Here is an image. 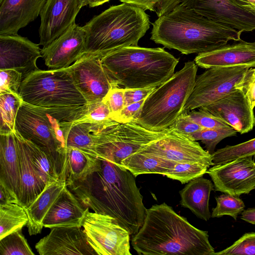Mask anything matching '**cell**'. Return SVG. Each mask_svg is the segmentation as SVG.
I'll list each match as a JSON object with an SVG mask.
<instances>
[{"label":"cell","mask_w":255,"mask_h":255,"mask_svg":"<svg viewBox=\"0 0 255 255\" xmlns=\"http://www.w3.org/2000/svg\"><path fill=\"white\" fill-rule=\"evenodd\" d=\"M101 160L100 170L67 186L85 208L113 217L134 236L143 224L146 210L136 177L123 166Z\"/></svg>","instance_id":"cell-1"},{"label":"cell","mask_w":255,"mask_h":255,"mask_svg":"<svg viewBox=\"0 0 255 255\" xmlns=\"http://www.w3.org/2000/svg\"><path fill=\"white\" fill-rule=\"evenodd\" d=\"M139 255H215L208 232L192 225L165 203L146 209L143 224L131 240Z\"/></svg>","instance_id":"cell-2"},{"label":"cell","mask_w":255,"mask_h":255,"mask_svg":"<svg viewBox=\"0 0 255 255\" xmlns=\"http://www.w3.org/2000/svg\"><path fill=\"white\" fill-rule=\"evenodd\" d=\"M241 33L181 3L152 23L150 39L184 54H199L240 41Z\"/></svg>","instance_id":"cell-3"},{"label":"cell","mask_w":255,"mask_h":255,"mask_svg":"<svg viewBox=\"0 0 255 255\" xmlns=\"http://www.w3.org/2000/svg\"><path fill=\"white\" fill-rule=\"evenodd\" d=\"M86 106L46 108L22 101L17 113L15 130L47 154L59 178L66 177L67 169L65 126L82 117Z\"/></svg>","instance_id":"cell-4"},{"label":"cell","mask_w":255,"mask_h":255,"mask_svg":"<svg viewBox=\"0 0 255 255\" xmlns=\"http://www.w3.org/2000/svg\"><path fill=\"white\" fill-rule=\"evenodd\" d=\"M113 81L125 89L158 87L174 74L179 59L163 48L123 47L101 58Z\"/></svg>","instance_id":"cell-5"},{"label":"cell","mask_w":255,"mask_h":255,"mask_svg":"<svg viewBox=\"0 0 255 255\" xmlns=\"http://www.w3.org/2000/svg\"><path fill=\"white\" fill-rule=\"evenodd\" d=\"M149 26V17L142 8L124 2L113 5L83 26L84 53L104 55L123 47L137 46Z\"/></svg>","instance_id":"cell-6"},{"label":"cell","mask_w":255,"mask_h":255,"mask_svg":"<svg viewBox=\"0 0 255 255\" xmlns=\"http://www.w3.org/2000/svg\"><path fill=\"white\" fill-rule=\"evenodd\" d=\"M197 70L195 61L185 63L182 69L157 87L145 99L135 121L152 130L167 128L183 112L194 88Z\"/></svg>","instance_id":"cell-7"},{"label":"cell","mask_w":255,"mask_h":255,"mask_svg":"<svg viewBox=\"0 0 255 255\" xmlns=\"http://www.w3.org/2000/svg\"><path fill=\"white\" fill-rule=\"evenodd\" d=\"M19 95L23 102L37 107H71L87 104L68 67L31 72L22 81Z\"/></svg>","instance_id":"cell-8"},{"label":"cell","mask_w":255,"mask_h":255,"mask_svg":"<svg viewBox=\"0 0 255 255\" xmlns=\"http://www.w3.org/2000/svg\"><path fill=\"white\" fill-rule=\"evenodd\" d=\"M168 131V128L161 131L147 129L135 120L119 123L100 133L94 147L87 153L123 166V160L144 148Z\"/></svg>","instance_id":"cell-9"},{"label":"cell","mask_w":255,"mask_h":255,"mask_svg":"<svg viewBox=\"0 0 255 255\" xmlns=\"http://www.w3.org/2000/svg\"><path fill=\"white\" fill-rule=\"evenodd\" d=\"M251 67H213L197 76L193 91L184 107L187 112L208 106L237 89Z\"/></svg>","instance_id":"cell-10"},{"label":"cell","mask_w":255,"mask_h":255,"mask_svg":"<svg viewBox=\"0 0 255 255\" xmlns=\"http://www.w3.org/2000/svg\"><path fill=\"white\" fill-rule=\"evenodd\" d=\"M82 227L98 255H131L129 233L113 217L87 212Z\"/></svg>","instance_id":"cell-11"},{"label":"cell","mask_w":255,"mask_h":255,"mask_svg":"<svg viewBox=\"0 0 255 255\" xmlns=\"http://www.w3.org/2000/svg\"><path fill=\"white\" fill-rule=\"evenodd\" d=\"M99 53H84L68 67L74 83L87 104L101 102L113 88L119 87L103 66Z\"/></svg>","instance_id":"cell-12"},{"label":"cell","mask_w":255,"mask_h":255,"mask_svg":"<svg viewBox=\"0 0 255 255\" xmlns=\"http://www.w3.org/2000/svg\"><path fill=\"white\" fill-rule=\"evenodd\" d=\"M206 173L216 191L239 197L255 189V161L252 156L216 164Z\"/></svg>","instance_id":"cell-13"},{"label":"cell","mask_w":255,"mask_h":255,"mask_svg":"<svg viewBox=\"0 0 255 255\" xmlns=\"http://www.w3.org/2000/svg\"><path fill=\"white\" fill-rule=\"evenodd\" d=\"M181 3L217 23L241 33L255 29V11L239 6L234 0H184Z\"/></svg>","instance_id":"cell-14"},{"label":"cell","mask_w":255,"mask_h":255,"mask_svg":"<svg viewBox=\"0 0 255 255\" xmlns=\"http://www.w3.org/2000/svg\"><path fill=\"white\" fill-rule=\"evenodd\" d=\"M142 149L175 163L198 162L209 167L214 165L212 154L199 142L169 129L165 135Z\"/></svg>","instance_id":"cell-15"},{"label":"cell","mask_w":255,"mask_h":255,"mask_svg":"<svg viewBox=\"0 0 255 255\" xmlns=\"http://www.w3.org/2000/svg\"><path fill=\"white\" fill-rule=\"evenodd\" d=\"M39 45L17 34L0 35V70L18 71L23 79L39 69L36 61L42 57Z\"/></svg>","instance_id":"cell-16"},{"label":"cell","mask_w":255,"mask_h":255,"mask_svg":"<svg viewBox=\"0 0 255 255\" xmlns=\"http://www.w3.org/2000/svg\"><path fill=\"white\" fill-rule=\"evenodd\" d=\"M79 0H46L40 12V45L45 47L75 23Z\"/></svg>","instance_id":"cell-17"},{"label":"cell","mask_w":255,"mask_h":255,"mask_svg":"<svg viewBox=\"0 0 255 255\" xmlns=\"http://www.w3.org/2000/svg\"><path fill=\"white\" fill-rule=\"evenodd\" d=\"M200 108L220 119L241 134L249 132L255 126L254 109L239 89H235L217 101Z\"/></svg>","instance_id":"cell-18"},{"label":"cell","mask_w":255,"mask_h":255,"mask_svg":"<svg viewBox=\"0 0 255 255\" xmlns=\"http://www.w3.org/2000/svg\"><path fill=\"white\" fill-rule=\"evenodd\" d=\"M35 248L40 255H96L81 227H60L51 229Z\"/></svg>","instance_id":"cell-19"},{"label":"cell","mask_w":255,"mask_h":255,"mask_svg":"<svg viewBox=\"0 0 255 255\" xmlns=\"http://www.w3.org/2000/svg\"><path fill=\"white\" fill-rule=\"evenodd\" d=\"M85 31L74 23L65 32L41 50L45 65L51 69L66 68L84 53Z\"/></svg>","instance_id":"cell-20"},{"label":"cell","mask_w":255,"mask_h":255,"mask_svg":"<svg viewBox=\"0 0 255 255\" xmlns=\"http://www.w3.org/2000/svg\"><path fill=\"white\" fill-rule=\"evenodd\" d=\"M194 61L202 68L248 66L255 67V42L244 40L226 44L212 51L198 54Z\"/></svg>","instance_id":"cell-21"},{"label":"cell","mask_w":255,"mask_h":255,"mask_svg":"<svg viewBox=\"0 0 255 255\" xmlns=\"http://www.w3.org/2000/svg\"><path fill=\"white\" fill-rule=\"evenodd\" d=\"M46 0H3L0 4V35L17 34L34 21Z\"/></svg>","instance_id":"cell-22"},{"label":"cell","mask_w":255,"mask_h":255,"mask_svg":"<svg viewBox=\"0 0 255 255\" xmlns=\"http://www.w3.org/2000/svg\"><path fill=\"white\" fill-rule=\"evenodd\" d=\"M89 210L85 208L67 186L53 203L43 221L44 228L82 227Z\"/></svg>","instance_id":"cell-23"},{"label":"cell","mask_w":255,"mask_h":255,"mask_svg":"<svg viewBox=\"0 0 255 255\" xmlns=\"http://www.w3.org/2000/svg\"><path fill=\"white\" fill-rule=\"evenodd\" d=\"M14 134L20 163L19 205L26 209L48 185H46L39 176L31 160L26 140L16 130Z\"/></svg>","instance_id":"cell-24"},{"label":"cell","mask_w":255,"mask_h":255,"mask_svg":"<svg viewBox=\"0 0 255 255\" xmlns=\"http://www.w3.org/2000/svg\"><path fill=\"white\" fill-rule=\"evenodd\" d=\"M0 184L19 204L20 163L14 132L0 134Z\"/></svg>","instance_id":"cell-25"},{"label":"cell","mask_w":255,"mask_h":255,"mask_svg":"<svg viewBox=\"0 0 255 255\" xmlns=\"http://www.w3.org/2000/svg\"><path fill=\"white\" fill-rule=\"evenodd\" d=\"M214 188L211 181L203 176L192 180L179 192L180 205L190 210L200 219L209 220L211 217L209 201Z\"/></svg>","instance_id":"cell-26"},{"label":"cell","mask_w":255,"mask_h":255,"mask_svg":"<svg viewBox=\"0 0 255 255\" xmlns=\"http://www.w3.org/2000/svg\"><path fill=\"white\" fill-rule=\"evenodd\" d=\"M66 186V178H59L47 185L33 203L25 209L28 218L26 226L30 236L41 232L46 215Z\"/></svg>","instance_id":"cell-27"},{"label":"cell","mask_w":255,"mask_h":255,"mask_svg":"<svg viewBox=\"0 0 255 255\" xmlns=\"http://www.w3.org/2000/svg\"><path fill=\"white\" fill-rule=\"evenodd\" d=\"M121 164L136 177L143 174H159L165 176L175 163L142 149L126 157Z\"/></svg>","instance_id":"cell-28"},{"label":"cell","mask_w":255,"mask_h":255,"mask_svg":"<svg viewBox=\"0 0 255 255\" xmlns=\"http://www.w3.org/2000/svg\"><path fill=\"white\" fill-rule=\"evenodd\" d=\"M109 128L78 120L69 122L65 128L67 148L75 147L88 152L94 147L98 135Z\"/></svg>","instance_id":"cell-29"},{"label":"cell","mask_w":255,"mask_h":255,"mask_svg":"<svg viewBox=\"0 0 255 255\" xmlns=\"http://www.w3.org/2000/svg\"><path fill=\"white\" fill-rule=\"evenodd\" d=\"M67 186L85 180L88 175L101 168V160L80 149L67 148Z\"/></svg>","instance_id":"cell-30"},{"label":"cell","mask_w":255,"mask_h":255,"mask_svg":"<svg viewBox=\"0 0 255 255\" xmlns=\"http://www.w3.org/2000/svg\"><path fill=\"white\" fill-rule=\"evenodd\" d=\"M28 218L24 208L18 204H0V240L26 226Z\"/></svg>","instance_id":"cell-31"},{"label":"cell","mask_w":255,"mask_h":255,"mask_svg":"<svg viewBox=\"0 0 255 255\" xmlns=\"http://www.w3.org/2000/svg\"><path fill=\"white\" fill-rule=\"evenodd\" d=\"M22 101L19 94H0V134L15 131L16 118Z\"/></svg>","instance_id":"cell-32"},{"label":"cell","mask_w":255,"mask_h":255,"mask_svg":"<svg viewBox=\"0 0 255 255\" xmlns=\"http://www.w3.org/2000/svg\"><path fill=\"white\" fill-rule=\"evenodd\" d=\"M25 140L33 164L42 181L49 185L58 180L59 177L47 154L34 143Z\"/></svg>","instance_id":"cell-33"},{"label":"cell","mask_w":255,"mask_h":255,"mask_svg":"<svg viewBox=\"0 0 255 255\" xmlns=\"http://www.w3.org/2000/svg\"><path fill=\"white\" fill-rule=\"evenodd\" d=\"M214 165L221 164L238 158L255 155V138L234 145H227L212 154Z\"/></svg>","instance_id":"cell-34"},{"label":"cell","mask_w":255,"mask_h":255,"mask_svg":"<svg viewBox=\"0 0 255 255\" xmlns=\"http://www.w3.org/2000/svg\"><path fill=\"white\" fill-rule=\"evenodd\" d=\"M238 132L231 127L202 129L188 136L194 140H200L205 145L207 151L212 154L216 145L223 139L235 136Z\"/></svg>","instance_id":"cell-35"},{"label":"cell","mask_w":255,"mask_h":255,"mask_svg":"<svg viewBox=\"0 0 255 255\" xmlns=\"http://www.w3.org/2000/svg\"><path fill=\"white\" fill-rule=\"evenodd\" d=\"M209 167L198 162L176 163L165 176L182 184L187 183L195 178L203 176Z\"/></svg>","instance_id":"cell-36"},{"label":"cell","mask_w":255,"mask_h":255,"mask_svg":"<svg viewBox=\"0 0 255 255\" xmlns=\"http://www.w3.org/2000/svg\"><path fill=\"white\" fill-rule=\"evenodd\" d=\"M27 240L19 230L0 240V255H34Z\"/></svg>","instance_id":"cell-37"},{"label":"cell","mask_w":255,"mask_h":255,"mask_svg":"<svg viewBox=\"0 0 255 255\" xmlns=\"http://www.w3.org/2000/svg\"><path fill=\"white\" fill-rule=\"evenodd\" d=\"M217 206L212 209V218H220L225 215L236 220L238 216L244 210L245 204L239 197L223 194L215 197Z\"/></svg>","instance_id":"cell-38"},{"label":"cell","mask_w":255,"mask_h":255,"mask_svg":"<svg viewBox=\"0 0 255 255\" xmlns=\"http://www.w3.org/2000/svg\"><path fill=\"white\" fill-rule=\"evenodd\" d=\"M78 120L106 127H113L119 124L112 119L108 107L103 101L87 104L84 115Z\"/></svg>","instance_id":"cell-39"},{"label":"cell","mask_w":255,"mask_h":255,"mask_svg":"<svg viewBox=\"0 0 255 255\" xmlns=\"http://www.w3.org/2000/svg\"><path fill=\"white\" fill-rule=\"evenodd\" d=\"M184 0H120L124 3L138 6L144 10L154 12L158 17L161 16L181 4Z\"/></svg>","instance_id":"cell-40"},{"label":"cell","mask_w":255,"mask_h":255,"mask_svg":"<svg viewBox=\"0 0 255 255\" xmlns=\"http://www.w3.org/2000/svg\"><path fill=\"white\" fill-rule=\"evenodd\" d=\"M255 255V232L245 234L232 245L215 255Z\"/></svg>","instance_id":"cell-41"},{"label":"cell","mask_w":255,"mask_h":255,"mask_svg":"<svg viewBox=\"0 0 255 255\" xmlns=\"http://www.w3.org/2000/svg\"><path fill=\"white\" fill-rule=\"evenodd\" d=\"M22 80V75L18 71L14 69L0 70V94H19Z\"/></svg>","instance_id":"cell-42"},{"label":"cell","mask_w":255,"mask_h":255,"mask_svg":"<svg viewBox=\"0 0 255 255\" xmlns=\"http://www.w3.org/2000/svg\"><path fill=\"white\" fill-rule=\"evenodd\" d=\"M125 88L116 87L112 88L103 100L108 107L112 119L116 121L125 105Z\"/></svg>","instance_id":"cell-43"},{"label":"cell","mask_w":255,"mask_h":255,"mask_svg":"<svg viewBox=\"0 0 255 255\" xmlns=\"http://www.w3.org/2000/svg\"><path fill=\"white\" fill-rule=\"evenodd\" d=\"M188 113L190 117L203 128H218L230 127L220 119L201 108L198 111H190Z\"/></svg>","instance_id":"cell-44"},{"label":"cell","mask_w":255,"mask_h":255,"mask_svg":"<svg viewBox=\"0 0 255 255\" xmlns=\"http://www.w3.org/2000/svg\"><path fill=\"white\" fill-rule=\"evenodd\" d=\"M168 128L177 133L190 136L203 128L190 117L188 112L183 111Z\"/></svg>","instance_id":"cell-45"},{"label":"cell","mask_w":255,"mask_h":255,"mask_svg":"<svg viewBox=\"0 0 255 255\" xmlns=\"http://www.w3.org/2000/svg\"><path fill=\"white\" fill-rule=\"evenodd\" d=\"M237 89L241 90L249 101L251 107H255V67H251Z\"/></svg>","instance_id":"cell-46"},{"label":"cell","mask_w":255,"mask_h":255,"mask_svg":"<svg viewBox=\"0 0 255 255\" xmlns=\"http://www.w3.org/2000/svg\"><path fill=\"white\" fill-rule=\"evenodd\" d=\"M145 99L125 106L116 119V121L119 123H126L136 120L139 115Z\"/></svg>","instance_id":"cell-47"},{"label":"cell","mask_w":255,"mask_h":255,"mask_svg":"<svg viewBox=\"0 0 255 255\" xmlns=\"http://www.w3.org/2000/svg\"><path fill=\"white\" fill-rule=\"evenodd\" d=\"M156 87L125 89V106L146 99Z\"/></svg>","instance_id":"cell-48"},{"label":"cell","mask_w":255,"mask_h":255,"mask_svg":"<svg viewBox=\"0 0 255 255\" xmlns=\"http://www.w3.org/2000/svg\"><path fill=\"white\" fill-rule=\"evenodd\" d=\"M13 203L18 204V202L11 195L7 189L0 184V204Z\"/></svg>","instance_id":"cell-49"},{"label":"cell","mask_w":255,"mask_h":255,"mask_svg":"<svg viewBox=\"0 0 255 255\" xmlns=\"http://www.w3.org/2000/svg\"><path fill=\"white\" fill-rule=\"evenodd\" d=\"M241 218L247 222L255 225V207L244 210Z\"/></svg>","instance_id":"cell-50"},{"label":"cell","mask_w":255,"mask_h":255,"mask_svg":"<svg viewBox=\"0 0 255 255\" xmlns=\"http://www.w3.org/2000/svg\"><path fill=\"white\" fill-rule=\"evenodd\" d=\"M239 6L255 11V0H234Z\"/></svg>","instance_id":"cell-51"},{"label":"cell","mask_w":255,"mask_h":255,"mask_svg":"<svg viewBox=\"0 0 255 255\" xmlns=\"http://www.w3.org/2000/svg\"><path fill=\"white\" fill-rule=\"evenodd\" d=\"M89 6L91 7H94L103 4L104 3L109 1L110 0H88Z\"/></svg>","instance_id":"cell-52"},{"label":"cell","mask_w":255,"mask_h":255,"mask_svg":"<svg viewBox=\"0 0 255 255\" xmlns=\"http://www.w3.org/2000/svg\"><path fill=\"white\" fill-rule=\"evenodd\" d=\"M80 5L81 7L87 5L89 4L88 0H79Z\"/></svg>","instance_id":"cell-53"},{"label":"cell","mask_w":255,"mask_h":255,"mask_svg":"<svg viewBox=\"0 0 255 255\" xmlns=\"http://www.w3.org/2000/svg\"><path fill=\"white\" fill-rule=\"evenodd\" d=\"M3 1V0H0V4L2 3V2Z\"/></svg>","instance_id":"cell-54"}]
</instances>
